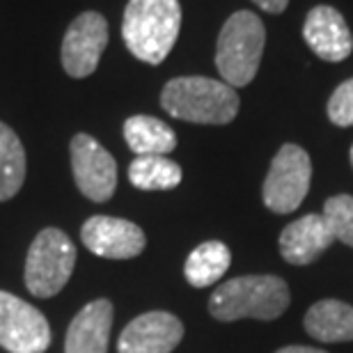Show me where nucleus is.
<instances>
[{
	"mask_svg": "<svg viewBox=\"0 0 353 353\" xmlns=\"http://www.w3.org/2000/svg\"><path fill=\"white\" fill-rule=\"evenodd\" d=\"M76 266V248L58 228L41 230L26 257V287L37 299L60 294Z\"/></svg>",
	"mask_w": 353,
	"mask_h": 353,
	"instance_id": "39448f33",
	"label": "nucleus"
},
{
	"mask_svg": "<svg viewBox=\"0 0 353 353\" xmlns=\"http://www.w3.org/2000/svg\"><path fill=\"white\" fill-rule=\"evenodd\" d=\"M161 105L168 115L190 124H230L239 112L236 90L207 76H179L165 83Z\"/></svg>",
	"mask_w": 353,
	"mask_h": 353,
	"instance_id": "7ed1b4c3",
	"label": "nucleus"
},
{
	"mask_svg": "<svg viewBox=\"0 0 353 353\" xmlns=\"http://www.w3.org/2000/svg\"><path fill=\"white\" fill-rule=\"evenodd\" d=\"M105 46H108V21L99 12H83L69 23L62 37V67L72 79H88L97 72Z\"/></svg>",
	"mask_w": 353,
	"mask_h": 353,
	"instance_id": "1a4fd4ad",
	"label": "nucleus"
},
{
	"mask_svg": "<svg viewBox=\"0 0 353 353\" xmlns=\"http://www.w3.org/2000/svg\"><path fill=\"white\" fill-rule=\"evenodd\" d=\"M303 326L319 342H353V307L335 299L319 301L305 312Z\"/></svg>",
	"mask_w": 353,
	"mask_h": 353,
	"instance_id": "2eb2a0df",
	"label": "nucleus"
},
{
	"mask_svg": "<svg viewBox=\"0 0 353 353\" xmlns=\"http://www.w3.org/2000/svg\"><path fill=\"white\" fill-rule=\"evenodd\" d=\"M90 252L105 259H131L145 250V232L136 223L112 216H92L81 230Z\"/></svg>",
	"mask_w": 353,
	"mask_h": 353,
	"instance_id": "9d476101",
	"label": "nucleus"
},
{
	"mask_svg": "<svg viewBox=\"0 0 353 353\" xmlns=\"http://www.w3.org/2000/svg\"><path fill=\"white\" fill-rule=\"evenodd\" d=\"M181 30L179 0H129L122 19V39L131 55L161 65Z\"/></svg>",
	"mask_w": 353,
	"mask_h": 353,
	"instance_id": "f03ea898",
	"label": "nucleus"
},
{
	"mask_svg": "<svg viewBox=\"0 0 353 353\" xmlns=\"http://www.w3.org/2000/svg\"><path fill=\"white\" fill-rule=\"evenodd\" d=\"M349 157H351V165H353V147H351V152H349Z\"/></svg>",
	"mask_w": 353,
	"mask_h": 353,
	"instance_id": "b1692460",
	"label": "nucleus"
},
{
	"mask_svg": "<svg viewBox=\"0 0 353 353\" xmlns=\"http://www.w3.org/2000/svg\"><path fill=\"white\" fill-rule=\"evenodd\" d=\"M112 303L97 299L74 316L67 328L65 353H108Z\"/></svg>",
	"mask_w": 353,
	"mask_h": 353,
	"instance_id": "4468645a",
	"label": "nucleus"
},
{
	"mask_svg": "<svg viewBox=\"0 0 353 353\" xmlns=\"http://www.w3.org/2000/svg\"><path fill=\"white\" fill-rule=\"evenodd\" d=\"M303 37L312 53L326 62H342L353 51V37L347 21L330 5H319L307 12Z\"/></svg>",
	"mask_w": 353,
	"mask_h": 353,
	"instance_id": "f8f14e48",
	"label": "nucleus"
},
{
	"mask_svg": "<svg viewBox=\"0 0 353 353\" xmlns=\"http://www.w3.org/2000/svg\"><path fill=\"white\" fill-rule=\"evenodd\" d=\"M183 337V323L170 312H145L122 330L117 353H172Z\"/></svg>",
	"mask_w": 353,
	"mask_h": 353,
	"instance_id": "9b49d317",
	"label": "nucleus"
},
{
	"mask_svg": "<svg viewBox=\"0 0 353 353\" xmlns=\"http://www.w3.org/2000/svg\"><path fill=\"white\" fill-rule=\"evenodd\" d=\"M328 119L335 126H353V79L344 81L328 99Z\"/></svg>",
	"mask_w": 353,
	"mask_h": 353,
	"instance_id": "412c9836",
	"label": "nucleus"
},
{
	"mask_svg": "<svg viewBox=\"0 0 353 353\" xmlns=\"http://www.w3.org/2000/svg\"><path fill=\"white\" fill-rule=\"evenodd\" d=\"M76 186L92 202H108L117 188V163L90 133H76L69 145Z\"/></svg>",
	"mask_w": 353,
	"mask_h": 353,
	"instance_id": "6e6552de",
	"label": "nucleus"
},
{
	"mask_svg": "<svg viewBox=\"0 0 353 353\" xmlns=\"http://www.w3.org/2000/svg\"><path fill=\"white\" fill-rule=\"evenodd\" d=\"M26 181V150L19 136L0 122V202L12 200Z\"/></svg>",
	"mask_w": 353,
	"mask_h": 353,
	"instance_id": "a211bd4d",
	"label": "nucleus"
},
{
	"mask_svg": "<svg viewBox=\"0 0 353 353\" xmlns=\"http://www.w3.org/2000/svg\"><path fill=\"white\" fill-rule=\"evenodd\" d=\"M181 176L179 163L168 157H136L129 165V181L140 190H172Z\"/></svg>",
	"mask_w": 353,
	"mask_h": 353,
	"instance_id": "6ab92c4d",
	"label": "nucleus"
},
{
	"mask_svg": "<svg viewBox=\"0 0 353 353\" xmlns=\"http://www.w3.org/2000/svg\"><path fill=\"white\" fill-rule=\"evenodd\" d=\"M289 301V287L280 275H239L216 287L209 299V312L218 321H271L285 314Z\"/></svg>",
	"mask_w": 353,
	"mask_h": 353,
	"instance_id": "f257e3e1",
	"label": "nucleus"
},
{
	"mask_svg": "<svg viewBox=\"0 0 353 353\" xmlns=\"http://www.w3.org/2000/svg\"><path fill=\"white\" fill-rule=\"evenodd\" d=\"M259 10H264L268 14H280V12H285L287 10V5H289V0H252Z\"/></svg>",
	"mask_w": 353,
	"mask_h": 353,
	"instance_id": "4be33fe9",
	"label": "nucleus"
},
{
	"mask_svg": "<svg viewBox=\"0 0 353 353\" xmlns=\"http://www.w3.org/2000/svg\"><path fill=\"white\" fill-rule=\"evenodd\" d=\"M232 262V252L223 241H204L186 257L183 275L193 287L204 289L216 285L228 273Z\"/></svg>",
	"mask_w": 353,
	"mask_h": 353,
	"instance_id": "f3484780",
	"label": "nucleus"
},
{
	"mask_svg": "<svg viewBox=\"0 0 353 353\" xmlns=\"http://www.w3.org/2000/svg\"><path fill=\"white\" fill-rule=\"evenodd\" d=\"M266 44V30L255 12L241 10L225 21L216 44V69L232 88H245L255 79Z\"/></svg>",
	"mask_w": 353,
	"mask_h": 353,
	"instance_id": "20e7f679",
	"label": "nucleus"
},
{
	"mask_svg": "<svg viewBox=\"0 0 353 353\" xmlns=\"http://www.w3.org/2000/svg\"><path fill=\"white\" fill-rule=\"evenodd\" d=\"M0 347L10 353H44L51 347L46 316L10 292H0Z\"/></svg>",
	"mask_w": 353,
	"mask_h": 353,
	"instance_id": "0eeeda50",
	"label": "nucleus"
},
{
	"mask_svg": "<svg viewBox=\"0 0 353 353\" xmlns=\"http://www.w3.org/2000/svg\"><path fill=\"white\" fill-rule=\"evenodd\" d=\"M335 241L323 214H307L289 223L280 234V255L287 264L305 266L330 248Z\"/></svg>",
	"mask_w": 353,
	"mask_h": 353,
	"instance_id": "ddd939ff",
	"label": "nucleus"
},
{
	"mask_svg": "<svg viewBox=\"0 0 353 353\" xmlns=\"http://www.w3.org/2000/svg\"><path fill=\"white\" fill-rule=\"evenodd\" d=\"M275 353H326L321 349H314V347H301V344H294V347H285V349H278Z\"/></svg>",
	"mask_w": 353,
	"mask_h": 353,
	"instance_id": "5701e85b",
	"label": "nucleus"
},
{
	"mask_svg": "<svg viewBox=\"0 0 353 353\" xmlns=\"http://www.w3.org/2000/svg\"><path fill=\"white\" fill-rule=\"evenodd\" d=\"M310 181H312V161L299 145H282L271 161L264 179L262 197L273 214H292L303 204Z\"/></svg>",
	"mask_w": 353,
	"mask_h": 353,
	"instance_id": "423d86ee",
	"label": "nucleus"
},
{
	"mask_svg": "<svg viewBox=\"0 0 353 353\" xmlns=\"http://www.w3.org/2000/svg\"><path fill=\"white\" fill-rule=\"evenodd\" d=\"M323 218H326L335 241L353 248V195L328 197L323 204Z\"/></svg>",
	"mask_w": 353,
	"mask_h": 353,
	"instance_id": "aec40b11",
	"label": "nucleus"
},
{
	"mask_svg": "<svg viewBox=\"0 0 353 353\" xmlns=\"http://www.w3.org/2000/svg\"><path fill=\"white\" fill-rule=\"evenodd\" d=\"M124 140L136 157H168L176 147L174 131L152 115H133L126 119Z\"/></svg>",
	"mask_w": 353,
	"mask_h": 353,
	"instance_id": "dca6fc26",
	"label": "nucleus"
}]
</instances>
